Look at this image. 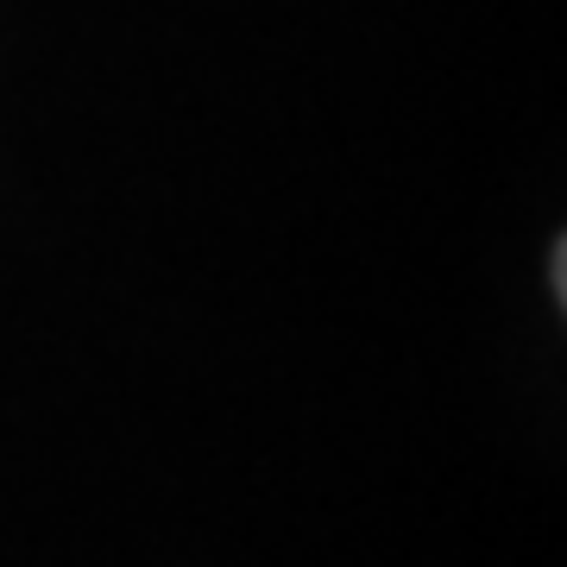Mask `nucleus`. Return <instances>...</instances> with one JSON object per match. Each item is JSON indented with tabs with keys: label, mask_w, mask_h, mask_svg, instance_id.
<instances>
[]
</instances>
